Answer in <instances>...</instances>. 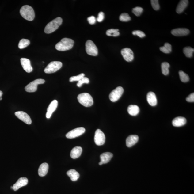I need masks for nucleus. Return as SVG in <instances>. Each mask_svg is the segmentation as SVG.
<instances>
[{"mask_svg": "<svg viewBox=\"0 0 194 194\" xmlns=\"http://www.w3.org/2000/svg\"><path fill=\"white\" fill-rule=\"evenodd\" d=\"M87 21L91 25L94 24L96 22V19L94 16H91L87 18Z\"/></svg>", "mask_w": 194, "mask_h": 194, "instance_id": "obj_39", "label": "nucleus"}, {"mask_svg": "<svg viewBox=\"0 0 194 194\" xmlns=\"http://www.w3.org/2000/svg\"><path fill=\"white\" fill-rule=\"evenodd\" d=\"M121 53L124 60L127 62L132 61L134 59V54L132 50L129 48H126L122 49Z\"/></svg>", "mask_w": 194, "mask_h": 194, "instance_id": "obj_11", "label": "nucleus"}, {"mask_svg": "<svg viewBox=\"0 0 194 194\" xmlns=\"http://www.w3.org/2000/svg\"><path fill=\"white\" fill-rule=\"evenodd\" d=\"M45 81L42 79H37L31 82L25 87V90L29 93H33L37 90V86L39 84H43Z\"/></svg>", "mask_w": 194, "mask_h": 194, "instance_id": "obj_6", "label": "nucleus"}, {"mask_svg": "<svg viewBox=\"0 0 194 194\" xmlns=\"http://www.w3.org/2000/svg\"><path fill=\"white\" fill-rule=\"evenodd\" d=\"M85 74H81L78 76H72L70 78V82H74V81H78L80 80L81 79L84 78Z\"/></svg>", "mask_w": 194, "mask_h": 194, "instance_id": "obj_34", "label": "nucleus"}, {"mask_svg": "<svg viewBox=\"0 0 194 194\" xmlns=\"http://www.w3.org/2000/svg\"><path fill=\"white\" fill-rule=\"evenodd\" d=\"M142 8L139 7H135L133 8L132 12L136 16H139L141 15L143 11Z\"/></svg>", "mask_w": 194, "mask_h": 194, "instance_id": "obj_33", "label": "nucleus"}, {"mask_svg": "<svg viewBox=\"0 0 194 194\" xmlns=\"http://www.w3.org/2000/svg\"><path fill=\"white\" fill-rule=\"evenodd\" d=\"M49 169V165L47 163L42 164L38 169V174L40 176L44 177L47 174Z\"/></svg>", "mask_w": 194, "mask_h": 194, "instance_id": "obj_23", "label": "nucleus"}, {"mask_svg": "<svg viewBox=\"0 0 194 194\" xmlns=\"http://www.w3.org/2000/svg\"><path fill=\"white\" fill-rule=\"evenodd\" d=\"M139 137L136 135H131L127 138L126 140V145L128 147L133 146L138 141Z\"/></svg>", "mask_w": 194, "mask_h": 194, "instance_id": "obj_17", "label": "nucleus"}, {"mask_svg": "<svg viewBox=\"0 0 194 194\" xmlns=\"http://www.w3.org/2000/svg\"><path fill=\"white\" fill-rule=\"evenodd\" d=\"M127 110L128 113L131 116H135L139 113L140 110L138 106L131 105L128 106Z\"/></svg>", "mask_w": 194, "mask_h": 194, "instance_id": "obj_24", "label": "nucleus"}, {"mask_svg": "<svg viewBox=\"0 0 194 194\" xmlns=\"http://www.w3.org/2000/svg\"><path fill=\"white\" fill-rule=\"evenodd\" d=\"M132 34L134 35H137V36L141 37V38H143V37H145L146 36L145 33L143 32V31L140 30L133 31Z\"/></svg>", "mask_w": 194, "mask_h": 194, "instance_id": "obj_37", "label": "nucleus"}, {"mask_svg": "<svg viewBox=\"0 0 194 194\" xmlns=\"http://www.w3.org/2000/svg\"><path fill=\"white\" fill-rule=\"evenodd\" d=\"M78 99L79 103L85 107H89L92 105L93 103L92 97L88 93L80 94L78 96Z\"/></svg>", "mask_w": 194, "mask_h": 194, "instance_id": "obj_4", "label": "nucleus"}, {"mask_svg": "<svg viewBox=\"0 0 194 194\" xmlns=\"http://www.w3.org/2000/svg\"><path fill=\"white\" fill-rule=\"evenodd\" d=\"M62 63L59 61L51 62L44 69L46 74H50L55 73L59 70L62 67Z\"/></svg>", "mask_w": 194, "mask_h": 194, "instance_id": "obj_5", "label": "nucleus"}, {"mask_svg": "<svg viewBox=\"0 0 194 194\" xmlns=\"http://www.w3.org/2000/svg\"><path fill=\"white\" fill-rule=\"evenodd\" d=\"M28 180L26 177H21L19 179L13 186V190L14 191L18 190L20 188L26 186L28 184Z\"/></svg>", "mask_w": 194, "mask_h": 194, "instance_id": "obj_13", "label": "nucleus"}, {"mask_svg": "<svg viewBox=\"0 0 194 194\" xmlns=\"http://www.w3.org/2000/svg\"><path fill=\"white\" fill-rule=\"evenodd\" d=\"M106 34L108 36L116 37L119 36L120 33L118 29H110L106 31Z\"/></svg>", "mask_w": 194, "mask_h": 194, "instance_id": "obj_30", "label": "nucleus"}, {"mask_svg": "<svg viewBox=\"0 0 194 194\" xmlns=\"http://www.w3.org/2000/svg\"><path fill=\"white\" fill-rule=\"evenodd\" d=\"M151 2L152 7L154 10H157L160 9V5L158 0H151Z\"/></svg>", "mask_w": 194, "mask_h": 194, "instance_id": "obj_36", "label": "nucleus"}, {"mask_svg": "<svg viewBox=\"0 0 194 194\" xmlns=\"http://www.w3.org/2000/svg\"><path fill=\"white\" fill-rule=\"evenodd\" d=\"M62 22V19L61 17L56 18L47 25L44 29V32L48 34L54 32L61 25Z\"/></svg>", "mask_w": 194, "mask_h": 194, "instance_id": "obj_3", "label": "nucleus"}, {"mask_svg": "<svg viewBox=\"0 0 194 194\" xmlns=\"http://www.w3.org/2000/svg\"><path fill=\"white\" fill-rule=\"evenodd\" d=\"M2 95H3L2 92L1 91H0V98H1Z\"/></svg>", "mask_w": 194, "mask_h": 194, "instance_id": "obj_41", "label": "nucleus"}, {"mask_svg": "<svg viewBox=\"0 0 194 194\" xmlns=\"http://www.w3.org/2000/svg\"><path fill=\"white\" fill-rule=\"evenodd\" d=\"M186 101L188 102H194V93H193L189 95L186 98Z\"/></svg>", "mask_w": 194, "mask_h": 194, "instance_id": "obj_40", "label": "nucleus"}, {"mask_svg": "<svg viewBox=\"0 0 194 194\" xmlns=\"http://www.w3.org/2000/svg\"><path fill=\"white\" fill-rule=\"evenodd\" d=\"M104 18V14L103 12H99L98 17L97 18V20L98 22H101L103 21Z\"/></svg>", "mask_w": 194, "mask_h": 194, "instance_id": "obj_38", "label": "nucleus"}, {"mask_svg": "<svg viewBox=\"0 0 194 194\" xmlns=\"http://www.w3.org/2000/svg\"><path fill=\"white\" fill-rule=\"evenodd\" d=\"M20 13L25 19L29 21L34 20L35 17L34 10L32 7L29 5L22 6L20 10Z\"/></svg>", "mask_w": 194, "mask_h": 194, "instance_id": "obj_2", "label": "nucleus"}, {"mask_svg": "<svg viewBox=\"0 0 194 194\" xmlns=\"http://www.w3.org/2000/svg\"><path fill=\"white\" fill-rule=\"evenodd\" d=\"M82 151V147L76 146L73 148L71 151L70 156L73 159L78 158L81 156Z\"/></svg>", "mask_w": 194, "mask_h": 194, "instance_id": "obj_20", "label": "nucleus"}, {"mask_svg": "<svg viewBox=\"0 0 194 194\" xmlns=\"http://www.w3.org/2000/svg\"><path fill=\"white\" fill-rule=\"evenodd\" d=\"M180 80L183 82H187L189 80L188 75L185 74L182 70L179 71V72Z\"/></svg>", "mask_w": 194, "mask_h": 194, "instance_id": "obj_31", "label": "nucleus"}, {"mask_svg": "<svg viewBox=\"0 0 194 194\" xmlns=\"http://www.w3.org/2000/svg\"><path fill=\"white\" fill-rule=\"evenodd\" d=\"M67 174L71 180L76 181L78 180L80 177V174L74 169H70L67 172Z\"/></svg>", "mask_w": 194, "mask_h": 194, "instance_id": "obj_25", "label": "nucleus"}, {"mask_svg": "<svg viewBox=\"0 0 194 194\" xmlns=\"http://www.w3.org/2000/svg\"><path fill=\"white\" fill-rule=\"evenodd\" d=\"M124 92V89L122 87L119 86L116 87L110 94L109 97L110 101L113 102L118 101L121 97Z\"/></svg>", "mask_w": 194, "mask_h": 194, "instance_id": "obj_8", "label": "nucleus"}, {"mask_svg": "<svg viewBox=\"0 0 194 194\" xmlns=\"http://www.w3.org/2000/svg\"><path fill=\"white\" fill-rule=\"evenodd\" d=\"M120 20L122 22H128L131 20V18L128 13H123L120 16Z\"/></svg>", "mask_w": 194, "mask_h": 194, "instance_id": "obj_32", "label": "nucleus"}, {"mask_svg": "<svg viewBox=\"0 0 194 194\" xmlns=\"http://www.w3.org/2000/svg\"><path fill=\"white\" fill-rule=\"evenodd\" d=\"M194 51V49L190 47H185L183 50V53L187 58L192 57Z\"/></svg>", "mask_w": 194, "mask_h": 194, "instance_id": "obj_28", "label": "nucleus"}, {"mask_svg": "<svg viewBox=\"0 0 194 194\" xmlns=\"http://www.w3.org/2000/svg\"><path fill=\"white\" fill-rule=\"evenodd\" d=\"M2 98L1 97V98H0V101H1V100H2Z\"/></svg>", "mask_w": 194, "mask_h": 194, "instance_id": "obj_44", "label": "nucleus"}, {"mask_svg": "<svg viewBox=\"0 0 194 194\" xmlns=\"http://www.w3.org/2000/svg\"><path fill=\"white\" fill-rule=\"evenodd\" d=\"M89 79L88 78H86V77H84L81 80L79 81L78 83H77V86L78 87H81L82 86L83 83H86V84H88L89 83Z\"/></svg>", "mask_w": 194, "mask_h": 194, "instance_id": "obj_35", "label": "nucleus"}, {"mask_svg": "<svg viewBox=\"0 0 194 194\" xmlns=\"http://www.w3.org/2000/svg\"><path fill=\"white\" fill-rule=\"evenodd\" d=\"M74 44V41L72 39L64 38L56 44L55 48L58 51H67L71 49Z\"/></svg>", "mask_w": 194, "mask_h": 194, "instance_id": "obj_1", "label": "nucleus"}, {"mask_svg": "<svg viewBox=\"0 0 194 194\" xmlns=\"http://www.w3.org/2000/svg\"><path fill=\"white\" fill-rule=\"evenodd\" d=\"M20 60L22 67L26 72L30 73L32 71L33 68L30 60L26 58H21Z\"/></svg>", "mask_w": 194, "mask_h": 194, "instance_id": "obj_14", "label": "nucleus"}, {"mask_svg": "<svg viewBox=\"0 0 194 194\" xmlns=\"http://www.w3.org/2000/svg\"><path fill=\"white\" fill-rule=\"evenodd\" d=\"M15 116L20 120L28 124L32 123L30 116L25 112L23 111H18L15 112Z\"/></svg>", "mask_w": 194, "mask_h": 194, "instance_id": "obj_12", "label": "nucleus"}, {"mask_svg": "<svg viewBox=\"0 0 194 194\" xmlns=\"http://www.w3.org/2000/svg\"><path fill=\"white\" fill-rule=\"evenodd\" d=\"M188 4V0H181V1L177 6L176 12L178 14H180L184 11L185 8L187 7Z\"/></svg>", "mask_w": 194, "mask_h": 194, "instance_id": "obj_21", "label": "nucleus"}, {"mask_svg": "<svg viewBox=\"0 0 194 194\" xmlns=\"http://www.w3.org/2000/svg\"><path fill=\"white\" fill-rule=\"evenodd\" d=\"M58 105V102L57 100H54L50 104L48 108L47 112L46 114L47 118L49 119L51 117L52 114L57 109Z\"/></svg>", "mask_w": 194, "mask_h": 194, "instance_id": "obj_16", "label": "nucleus"}, {"mask_svg": "<svg viewBox=\"0 0 194 194\" xmlns=\"http://www.w3.org/2000/svg\"><path fill=\"white\" fill-rule=\"evenodd\" d=\"M30 43V40L28 39H22L21 40L18 44V47L20 49H24L28 46Z\"/></svg>", "mask_w": 194, "mask_h": 194, "instance_id": "obj_29", "label": "nucleus"}, {"mask_svg": "<svg viewBox=\"0 0 194 194\" xmlns=\"http://www.w3.org/2000/svg\"><path fill=\"white\" fill-rule=\"evenodd\" d=\"M96 144L101 146L104 144L105 141V137L104 133L100 129L96 130L94 137Z\"/></svg>", "mask_w": 194, "mask_h": 194, "instance_id": "obj_9", "label": "nucleus"}, {"mask_svg": "<svg viewBox=\"0 0 194 194\" xmlns=\"http://www.w3.org/2000/svg\"><path fill=\"white\" fill-rule=\"evenodd\" d=\"M113 157V154L110 152H106L101 154L100 156L101 162L104 164H106L109 162Z\"/></svg>", "mask_w": 194, "mask_h": 194, "instance_id": "obj_22", "label": "nucleus"}, {"mask_svg": "<svg viewBox=\"0 0 194 194\" xmlns=\"http://www.w3.org/2000/svg\"><path fill=\"white\" fill-rule=\"evenodd\" d=\"M10 188H11L12 189H13V186H12L11 187H10Z\"/></svg>", "mask_w": 194, "mask_h": 194, "instance_id": "obj_43", "label": "nucleus"}, {"mask_svg": "<svg viewBox=\"0 0 194 194\" xmlns=\"http://www.w3.org/2000/svg\"><path fill=\"white\" fill-rule=\"evenodd\" d=\"M189 32L188 29L186 28H177L173 29L171 31L172 34L176 36H185L189 34Z\"/></svg>", "mask_w": 194, "mask_h": 194, "instance_id": "obj_15", "label": "nucleus"}, {"mask_svg": "<svg viewBox=\"0 0 194 194\" xmlns=\"http://www.w3.org/2000/svg\"><path fill=\"white\" fill-rule=\"evenodd\" d=\"M169 64L167 62L162 63L161 65L162 70V74L166 76L169 74V68L170 67Z\"/></svg>", "mask_w": 194, "mask_h": 194, "instance_id": "obj_27", "label": "nucleus"}, {"mask_svg": "<svg viewBox=\"0 0 194 194\" xmlns=\"http://www.w3.org/2000/svg\"><path fill=\"white\" fill-rule=\"evenodd\" d=\"M160 51L166 54H169L172 51V47L170 44L165 43L163 47L160 48Z\"/></svg>", "mask_w": 194, "mask_h": 194, "instance_id": "obj_26", "label": "nucleus"}, {"mask_svg": "<svg viewBox=\"0 0 194 194\" xmlns=\"http://www.w3.org/2000/svg\"><path fill=\"white\" fill-rule=\"evenodd\" d=\"M187 120L185 118L182 116H178L175 118L172 121L173 126L176 127H180L184 126L186 124Z\"/></svg>", "mask_w": 194, "mask_h": 194, "instance_id": "obj_18", "label": "nucleus"}, {"mask_svg": "<svg viewBox=\"0 0 194 194\" xmlns=\"http://www.w3.org/2000/svg\"><path fill=\"white\" fill-rule=\"evenodd\" d=\"M147 100L150 105L155 106L157 104V99L155 94L153 92H150L147 93Z\"/></svg>", "mask_w": 194, "mask_h": 194, "instance_id": "obj_19", "label": "nucleus"}, {"mask_svg": "<svg viewBox=\"0 0 194 194\" xmlns=\"http://www.w3.org/2000/svg\"><path fill=\"white\" fill-rule=\"evenodd\" d=\"M102 164H103V163H102V162H100L99 163V165H102Z\"/></svg>", "mask_w": 194, "mask_h": 194, "instance_id": "obj_42", "label": "nucleus"}, {"mask_svg": "<svg viewBox=\"0 0 194 194\" xmlns=\"http://www.w3.org/2000/svg\"><path fill=\"white\" fill-rule=\"evenodd\" d=\"M85 132V129L83 127L75 128L70 131L66 135V137L68 139H72L80 136Z\"/></svg>", "mask_w": 194, "mask_h": 194, "instance_id": "obj_10", "label": "nucleus"}, {"mask_svg": "<svg viewBox=\"0 0 194 194\" xmlns=\"http://www.w3.org/2000/svg\"><path fill=\"white\" fill-rule=\"evenodd\" d=\"M86 51L88 55L96 56L98 55V49L92 41L88 40L85 44Z\"/></svg>", "mask_w": 194, "mask_h": 194, "instance_id": "obj_7", "label": "nucleus"}]
</instances>
